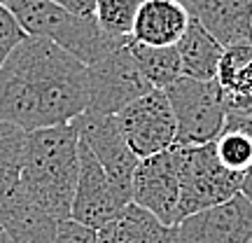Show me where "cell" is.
Here are the masks:
<instances>
[{
  "mask_svg": "<svg viewBox=\"0 0 252 243\" xmlns=\"http://www.w3.org/2000/svg\"><path fill=\"white\" fill-rule=\"evenodd\" d=\"M87 105V66L49 40L26 35L0 68V122L49 129L72 124Z\"/></svg>",
  "mask_w": 252,
  "mask_h": 243,
  "instance_id": "6da1fadb",
  "label": "cell"
},
{
  "mask_svg": "<svg viewBox=\"0 0 252 243\" xmlns=\"http://www.w3.org/2000/svg\"><path fill=\"white\" fill-rule=\"evenodd\" d=\"M80 178V134L72 124L28 131L21 187L59 222L70 217Z\"/></svg>",
  "mask_w": 252,
  "mask_h": 243,
  "instance_id": "7a4b0ae2",
  "label": "cell"
},
{
  "mask_svg": "<svg viewBox=\"0 0 252 243\" xmlns=\"http://www.w3.org/2000/svg\"><path fill=\"white\" fill-rule=\"evenodd\" d=\"M7 9L26 35L54 42L87 68L126 45L124 40L110 37L96 17H75L52 0H9Z\"/></svg>",
  "mask_w": 252,
  "mask_h": 243,
  "instance_id": "3957f363",
  "label": "cell"
},
{
  "mask_svg": "<svg viewBox=\"0 0 252 243\" xmlns=\"http://www.w3.org/2000/svg\"><path fill=\"white\" fill-rule=\"evenodd\" d=\"M173 150L180 173V206H178L180 222L194 213L224 204L241 192L245 175L229 171L220 164L215 143L173 145Z\"/></svg>",
  "mask_w": 252,
  "mask_h": 243,
  "instance_id": "277c9868",
  "label": "cell"
},
{
  "mask_svg": "<svg viewBox=\"0 0 252 243\" xmlns=\"http://www.w3.org/2000/svg\"><path fill=\"white\" fill-rule=\"evenodd\" d=\"M171 101L178 140L175 145H208L215 143L222 134L226 119V103L220 84L180 77L166 89Z\"/></svg>",
  "mask_w": 252,
  "mask_h": 243,
  "instance_id": "5b68a950",
  "label": "cell"
},
{
  "mask_svg": "<svg viewBox=\"0 0 252 243\" xmlns=\"http://www.w3.org/2000/svg\"><path fill=\"white\" fill-rule=\"evenodd\" d=\"M89 77V115H119L140 96L154 89L138 70L128 42L87 68Z\"/></svg>",
  "mask_w": 252,
  "mask_h": 243,
  "instance_id": "8992f818",
  "label": "cell"
},
{
  "mask_svg": "<svg viewBox=\"0 0 252 243\" xmlns=\"http://www.w3.org/2000/svg\"><path fill=\"white\" fill-rule=\"evenodd\" d=\"M117 124L138 159L171 150L178 140V124L166 91L152 89L117 115Z\"/></svg>",
  "mask_w": 252,
  "mask_h": 243,
  "instance_id": "52a82bcc",
  "label": "cell"
},
{
  "mask_svg": "<svg viewBox=\"0 0 252 243\" xmlns=\"http://www.w3.org/2000/svg\"><path fill=\"white\" fill-rule=\"evenodd\" d=\"M77 129L80 140L89 147L94 157L98 159L103 171L108 173L110 182L115 185L119 194L133 204V175L138 169V157L128 147L124 134L117 124V115H89L84 112L72 122Z\"/></svg>",
  "mask_w": 252,
  "mask_h": 243,
  "instance_id": "ba28073f",
  "label": "cell"
},
{
  "mask_svg": "<svg viewBox=\"0 0 252 243\" xmlns=\"http://www.w3.org/2000/svg\"><path fill=\"white\" fill-rule=\"evenodd\" d=\"M133 204L154 215L159 222L178 227V206H180V173L175 150H166L138 162L133 175Z\"/></svg>",
  "mask_w": 252,
  "mask_h": 243,
  "instance_id": "9c48e42d",
  "label": "cell"
},
{
  "mask_svg": "<svg viewBox=\"0 0 252 243\" xmlns=\"http://www.w3.org/2000/svg\"><path fill=\"white\" fill-rule=\"evenodd\" d=\"M126 206L131 204L115 189L94 152L80 140V178H77V189L72 199L70 217L80 225L100 232Z\"/></svg>",
  "mask_w": 252,
  "mask_h": 243,
  "instance_id": "30bf717a",
  "label": "cell"
},
{
  "mask_svg": "<svg viewBox=\"0 0 252 243\" xmlns=\"http://www.w3.org/2000/svg\"><path fill=\"white\" fill-rule=\"evenodd\" d=\"M252 201L238 192L234 197L185 217L178 225V243H250Z\"/></svg>",
  "mask_w": 252,
  "mask_h": 243,
  "instance_id": "8fae6325",
  "label": "cell"
},
{
  "mask_svg": "<svg viewBox=\"0 0 252 243\" xmlns=\"http://www.w3.org/2000/svg\"><path fill=\"white\" fill-rule=\"evenodd\" d=\"M220 45H252V0H180Z\"/></svg>",
  "mask_w": 252,
  "mask_h": 243,
  "instance_id": "7c38bea8",
  "label": "cell"
},
{
  "mask_svg": "<svg viewBox=\"0 0 252 243\" xmlns=\"http://www.w3.org/2000/svg\"><path fill=\"white\" fill-rule=\"evenodd\" d=\"M0 227L12 243H54L59 220L17 185L0 192Z\"/></svg>",
  "mask_w": 252,
  "mask_h": 243,
  "instance_id": "4fadbf2b",
  "label": "cell"
},
{
  "mask_svg": "<svg viewBox=\"0 0 252 243\" xmlns=\"http://www.w3.org/2000/svg\"><path fill=\"white\" fill-rule=\"evenodd\" d=\"M189 21L191 17L180 0H143L131 40L150 47H175Z\"/></svg>",
  "mask_w": 252,
  "mask_h": 243,
  "instance_id": "5bb4252c",
  "label": "cell"
},
{
  "mask_svg": "<svg viewBox=\"0 0 252 243\" xmlns=\"http://www.w3.org/2000/svg\"><path fill=\"white\" fill-rule=\"evenodd\" d=\"M98 243H178V227L159 222L140 206H126L98 232Z\"/></svg>",
  "mask_w": 252,
  "mask_h": 243,
  "instance_id": "9a60e30c",
  "label": "cell"
},
{
  "mask_svg": "<svg viewBox=\"0 0 252 243\" xmlns=\"http://www.w3.org/2000/svg\"><path fill=\"white\" fill-rule=\"evenodd\" d=\"M182 63V77L201 82H213L217 77V68L224 56V47L198 24L196 19L189 21L182 40L175 45Z\"/></svg>",
  "mask_w": 252,
  "mask_h": 243,
  "instance_id": "2e32d148",
  "label": "cell"
},
{
  "mask_svg": "<svg viewBox=\"0 0 252 243\" xmlns=\"http://www.w3.org/2000/svg\"><path fill=\"white\" fill-rule=\"evenodd\" d=\"M215 82L224 94L226 112H238L252 101V45L224 49Z\"/></svg>",
  "mask_w": 252,
  "mask_h": 243,
  "instance_id": "e0dca14e",
  "label": "cell"
},
{
  "mask_svg": "<svg viewBox=\"0 0 252 243\" xmlns=\"http://www.w3.org/2000/svg\"><path fill=\"white\" fill-rule=\"evenodd\" d=\"M128 49H131L138 70L143 72V77L154 89L166 91L182 77L180 54L175 47H150L128 40Z\"/></svg>",
  "mask_w": 252,
  "mask_h": 243,
  "instance_id": "ac0fdd59",
  "label": "cell"
},
{
  "mask_svg": "<svg viewBox=\"0 0 252 243\" xmlns=\"http://www.w3.org/2000/svg\"><path fill=\"white\" fill-rule=\"evenodd\" d=\"M28 131L9 122H0V192L21 182L26 162Z\"/></svg>",
  "mask_w": 252,
  "mask_h": 243,
  "instance_id": "d6986e66",
  "label": "cell"
},
{
  "mask_svg": "<svg viewBox=\"0 0 252 243\" xmlns=\"http://www.w3.org/2000/svg\"><path fill=\"white\" fill-rule=\"evenodd\" d=\"M140 5H143V0H98L96 2V21L110 37L128 42Z\"/></svg>",
  "mask_w": 252,
  "mask_h": 243,
  "instance_id": "ffe728a7",
  "label": "cell"
},
{
  "mask_svg": "<svg viewBox=\"0 0 252 243\" xmlns=\"http://www.w3.org/2000/svg\"><path fill=\"white\" fill-rule=\"evenodd\" d=\"M215 152L220 164L234 173L252 171V138L231 126H222V134L215 140Z\"/></svg>",
  "mask_w": 252,
  "mask_h": 243,
  "instance_id": "44dd1931",
  "label": "cell"
},
{
  "mask_svg": "<svg viewBox=\"0 0 252 243\" xmlns=\"http://www.w3.org/2000/svg\"><path fill=\"white\" fill-rule=\"evenodd\" d=\"M26 37L24 28L19 26V21L7 7H0V68L5 66L9 54L17 49V45Z\"/></svg>",
  "mask_w": 252,
  "mask_h": 243,
  "instance_id": "7402d4cb",
  "label": "cell"
},
{
  "mask_svg": "<svg viewBox=\"0 0 252 243\" xmlns=\"http://www.w3.org/2000/svg\"><path fill=\"white\" fill-rule=\"evenodd\" d=\"M54 243H98V232L75 222L72 217H68V220L59 222Z\"/></svg>",
  "mask_w": 252,
  "mask_h": 243,
  "instance_id": "603a6c76",
  "label": "cell"
},
{
  "mask_svg": "<svg viewBox=\"0 0 252 243\" xmlns=\"http://www.w3.org/2000/svg\"><path fill=\"white\" fill-rule=\"evenodd\" d=\"M61 9L70 12L75 17H96V2L98 0H52Z\"/></svg>",
  "mask_w": 252,
  "mask_h": 243,
  "instance_id": "cb8c5ba5",
  "label": "cell"
},
{
  "mask_svg": "<svg viewBox=\"0 0 252 243\" xmlns=\"http://www.w3.org/2000/svg\"><path fill=\"white\" fill-rule=\"evenodd\" d=\"M241 192H243L245 197L252 201V171L250 173H245V178H243V187H241Z\"/></svg>",
  "mask_w": 252,
  "mask_h": 243,
  "instance_id": "d4e9b609",
  "label": "cell"
},
{
  "mask_svg": "<svg viewBox=\"0 0 252 243\" xmlns=\"http://www.w3.org/2000/svg\"><path fill=\"white\" fill-rule=\"evenodd\" d=\"M0 243H12L7 239V234H5V232H2V227H0Z\"/></svg>",
  "mask_w": 252,
  "mask_h": 243,
  "instance_id": "484cf974",
  "label": "cell"
},
{
  "mask_svg": "<svg viewBox=\"0 0 252 243\" xmlns=\"http://www.w3.org/2000/svg\"><path fill=\"white\" fill-rule=\"evenodd\" d=\"M9 5V0H0V7H7Z\"/></svg>",
  "mask_w": 252,
  "mask_h": 243,
  "instance_id": "4316f807",
  "label": "cell"
},
{
  "mask_svg": "<svg viewBox=\"0 0 252 243\" xmlns=\"http://www.w3.org/2000/svg\"><path fill=\"white\" fill-rule=\"evenodd\" d=\"M250 243H252V241H250Z\"/></svg>",
  "mask_w": 252,
  "mask_h": 243,
  "instance_id": "83f0119b",
  "label": "cell"
}]
</instances>
